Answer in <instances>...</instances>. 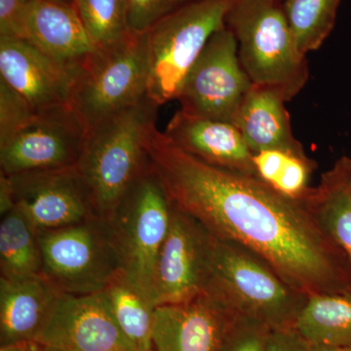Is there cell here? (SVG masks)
<instances>
[{"instance_id": "1", "label": "cell", "mask_w": 351, "mask_h": 351, "mask_svg": "<svg viewBox=\"0 0 351 351\" xmlns=\"http://www.w3.org/2000/svg\"><path fill=\"white\" fill-rule=\"evenodd\" d=\"M147 158L171 202L219 239L244 247L297 292H351V260L304 196L281 195L258 176L212 165L154 129Z\"/></svg>"}, {"instance_id": "2", "label": "cell", "mask_w": 351, "mask_h": 351, "mask_svg": "<svg viewBox=\"0 0 351 351\" xmlns=\"http://www.w3.org/2000/svg\"><path fill=\"white\" fill-rule=\"evenodd\" d=\"M158 106L147 97L89 132L78 161L97 214L107 219L149 166L147 143Z\"/></svg>"}, {"instance_id": "3", "label": "cell", "mask_w": 351, "mask_h": 351, "mask_svg": "<svg viewBox=\"0 0 351 351\" xmlns=\"http://www.w3.org/2000/svg\"><path fill=\"white\" fill-rule=\"evenodd\" d=\"M226 25L234 34L240 63L252 83L292 100L309 78L281 0H233Z\"/></svg>"}, {"instance_id": "4", "label": "cell", "mask_w": 351, "mask_h": 351, "mask_svg": "<svg viewBox=\"0 0 351 351\" xmlns=\"http://www.w3.org/2000/svg\"><path fill=\"white\" fill-rule=\"evenodd\" d=\"M205 292L228 302L237 313L262 321L271 329L294 327L307 299L257 255L213 234Z\"/></svg>"}, {"instance_id": "5", "label": "cell", "mask_w": 351, "mask_h": 351, "mask_svg": "<svg viewBox=\"0 0 351 351\" xmlns=\"http://www.w3.org/2000/svg\"><path fill=\"white\" fill-rule=\"evenodd\" d=\"M149 63L144 34L97 48L80 64L69 106L88 134L147 97Z\"/></svg>"}, {"instance_id": "6", "label": "cell", "mask_w": 351, "mask_h": 351, "mask_svg": "<svg viewBox=\"0 0 351 351\" xmlns=\"http://www.w3.org/2000/svg\"><path fill=\"white\" fill-rule=\"evenodd\" d=\"M233 0H195L144 34L149 63L147 97L158 107L177 100L201 52L225 27Z\"/></svg>"}, {"instance_id": "7", "label": "cell", "mask_w": 351, "mask_h": 351, "mask_svg": "<svg viewBox=\"0 0 351 351\" xmlns=\"http://www.w3.org/2000/svg\"><path fill=\"white\" fill-rule=\"evenodd\" d=\"M171 214L172 202L149 161L107 219L120 274L154 304V271L169 230Z\"/></svg>"}, {"instance_id": "8", "label": "cell", "mask_w": 351, "mask_h": 351, "mask_svg": "<svg viewBox=\"0 0 351 351\" xmlns=\"http://www.w3.org/2000/svg\"><path fill=\"white\" fill-rule=\"evenodd\" d=\"M43 276L61 294L101 292L119 274V262L107 219L38 232Z\"/></svg>"}, {"instance_id": "9", "label": "cell", "mask_w": 351, "mask_h": 351, "mask_svg": "<svg viewBox=\"0 0 351 351\" xmlns=\"http://www.w3.org/2000/svg\"><path fill=\"white\" fill-rule=\"evenodd\" d=\"M0 208H15L36 232L100 218L77 168L0 173Z\"/></svg>"}, {"instance_id": "10", "label": "cell", "mask_w": 351, "mask_h": 351, "mask_svg": "<svg viewBox=\"0 0 351 351\" xmlns=\"http://www.w3.org/2000/svg\"><path fill=\"white\" fill-rule=\"evenodd\" d=\"M252 85L240 63L237 38L225 25L208 41L177 101L189 114L233 123Z\"/></svg>"}, {"instance_id": "11", "label": "cell", "mask_w": 351, "mask_h": 351, "mask_svg": "<svg viewBox=\"0 0 351 351\" xmlns=\"http://www.w3.org/2000/svg\"><path fill=\"white\" fill-rule=\"evenodd\" d=\"M88 131L69 105L36 110L13 135L0 142V173L76 167Z\"/></svg>"}, {"instance_id": "12", "label": "cell", "mask_w": 351, "mask_h": 351, "mask_svg": "<svg viewBox=\"0 0 351 351\" xmlns=\"http://www.w3.org/2000/svg\"><path fill=\"white\" fill-rule=\"evenodd\" d=\"M211 245V233L172 204L169 230L154 271L156 306L188 302L205 292Z\"/></svg>"}, {"instance_id": "13", "label": "cell", "mask_w": 351, "mask_h": 351, "mask_svg": "<svg viewBox=\"0 0 351 351\" xmlns=\"http://www.w3.org/2000/svg\"><path fill=\"white\" fill-rule=\"evenodd\" d=\"M239 314L228 302L203 292L188 302L154 309V351H219Z\"/></svg>"}, {"instance_id": "14", "label": "cell", "mask_w": 351, "mask_h": 351, "mask_svg": "<svg viewBox=\"0 0 351 351\" xmlns=\"http://www.w3.org/2000/svg\"><path fill=\"white\" fill-rule=\"evenodd\" d=\"M36 343L62 351H129L101 292L62 294Z\"/></svg>"}, {"instance_id": "15", "label": "cell", "mask_w": 351, "mask_h": 351, "mask_svg": "<svg viewBox=\"0 0 351 351\" xmlns=\"http://www.w3.org/2000/svg\"><path fill=\"white\" fill-rule=\"evenodd\" d=\"M80 66L60 63L25 39L0 36V80L36 110L69 105Z\"/></svg>"}, {"instance_id": "16", "label": "cell", "mask_w": 351, "mask_h": 351, "mask_svg": "<svg viewBox=\"0 0 351 351\" xmlns=\"http://www.w3.org/2000/svg\"><path fill=\"white\" fill-rule=\"evenodd\" d=\"M179 149L212 165L257 176L254 154L230 122L196 117L179 110L163 132Z\"/></svg>"}, {"instance_id": "17", "label": "cell", "mask_w": 351, "mask_h": 351, "mask_svg": "<svg viewBox=\"0 0 351 351\" xmlns=\"http://www.w3.org/2000/svg\"><path fill=\"white\" fill-rule=\"evenodd\" d=\"M22 38L69 66H80L97 49L75 7L61 0H36L23 21Z\"/></svg>"}, {"instance_id": "18", "label": "cell", "mask_w": 351, "mask_h": 351, "mask_svg": "<svg viewBox=\"0 0 351 351\" xmlns=\"http://www.w3.org/2000/svg\"><path fill=\"white\" fill-rule=\"evenodd\" d=\"M61 295L43 276H0V345L36 341Z\"/></svg>"}, {"instance_id": "19", "label": "cell", "mask_w": 351, "mask_h": 351, "mask_svg": "<svg viewBox=\"0 0 351 351\" xmlns=\"http://www.w3.org/2000/svg\"><path fill=\"white\" fill-rule=\"evenodd\" d=\"M286 101L276 90L252 85L232 124L237 127L253 154L276 149L307 156L293 134Z\"/></svg>"}, {"instance_id": "20", "label": "cell", "mask_w": 351, "mask_h": 351, "mask_svg": "<svg viewBox=\"0 0 351 351\" xmlns=\"http://www.w3.org/2000/svg\"><path fill=\"white\" fill-rule=\"evenodd\" d=\"M304 198L328 234L351 260V159L341 157Z\"/></svg>"}, {"instance_id": "21", "label": "cell", "mask_w": 351, "mask_h": 351, "mask_svg": "<svg viewBox=\"0 0 351 351\" xmlns=\"http://www.w3.org/2000/svg\"><path fill=\"white\" fill-rule=\"evenodd\" d=\"M294 328L311 346L351 345V292L307 298Z\"/></svg>"}, {"instance_id": "22", "label": "cell", "mask_w": 351, "mask_h": 351, "mask_svg": "<svg viewBox=\"0 0 351 351\" xmlns=\"http://www.w3.org/2000/svg\"><path fill=\"white\" fill-rule=\"evenodd\" d=\"M117 326L134 348L152 350L156 306L121 274L101 291Z\"/></svg>"}, {"instance_id": "23", "label": "cell", "mask_w": 351, "mask_h": 351, "mask_svg": "<svg viewBox=\"0 0 351 351\" xmlns=\"http://www.w3.org/2000/svg\"><path fill=\"white\" fill-rule=\"evenodd\" d=\"M43 276V257L36 230L17 209L1 215L0 276L21 278Z\"/></svg>"}, {"instance_id": "24", "label": "cell", "mask_w": 351, "mask_h": 351, "mask_svg": "<svg viewBox=\"0 0 351 351\" xmlns=\"http://www.w3.org/2000/svg\"><path fill=\"white\" fill-rule=\"evenodd\" d=\"M341 0H281L300 50L319 49L331 34Z\"/></svg>"}, {"instance_id": "25", "label": "cell", "mask_w": 351, "mask_h": 351, "mask_svg": "<svg viewBox=\"0 0 351 351\" xmlns=\"http://www.w3.org/2000/svg\"><path fill=\"white\" fill-rule=\"evenodd\" d=\"M256 174L281 195L302 198L308 191L307 182L315 167L309 157L282 151H263L254 154Z\"/></svg>"}, {"instance_id": "26", "label": "cell", "mask_w": 351, "mask_h": 351, "mask_svg": "<svg viewBox=\"0 0 351 351\" xmlns=\"http://www.w3.org/2000/svg\"><path fill=\"white\" fill-rule=\"evenodd\" d=\"M73 5L96 48L121 43L132 34L127 0H73Z\"/></svg>"}, {"instance_id": "27", "label": "cell", "mask_w": 351, "mask_h": 351, "mask_svg": "<svg viewBox=\"0 0 351 351\" xmlns=\"http://www.w3.org/2000/svg\"><path fill=\"white\" fill-rule=\"evenodd\" d=\"M271 330L262 321L239 314L219 351H265Z\"/></svg>"}, {"instance_id": "28", "label": "cell", "mask_w": 351, "mask_h": 351, "mask_svg": "<svg viewBox=\"0 0 351 351\" xmlns=\"http://www.w3.org/2000/svg\"><path fill=\"white\" fill-rule=\"evenodd\" d=\"M195 0H127L128 24L133 34H143L166 16Z\"/></svg>"}, {"instance_id": "29", "label": "cell", "mask_w": 351, "mask_h": 351, "mask_svg": "<svg viewBox=\"0 0 351 351\" xmlns=\"http://www.w3.org/2000/svg\"><path fill=\"white\" fill-rule=\"evenodd\" d=\"M36 110L24 97L0 80V142L24 125Z\"/></svg>"}, {"instance_id": "30", "label": "cell", "mask_w": 351, "mask_h": 351, "mask_svg": "<svg viewBox=\"0 0 351 351\" xmlns=\"http://www.w3.org/2000/svg\"><path fill=\"white\" fill-rule=\"evenodd\" d=\"M36 0H0V36L22 38L23 21Z\"/></svg>"}, {"instance_id": "31", "label": "cell", "mask_w": 351, "mask_h": 351, "mask_svg": "<svg viewBox=\"0 0 351 351\" xmlns=\"http://www.w3.org/2000/svg\"><path fill=\"white\" fill-rule=\"evenodd\" d=\"M308 343L294 327L272 329L265 351H307Z\"/></svg>"}, {"instance_id": "32", "label": "cell", "mask_w": 351, "mask_h": 351, "mask_svg": "<svg viewBox=\"0 0 351 351\" xmlns=\"http://www.w3.org/2000/svg\"><path fill=\"white\" fill-rule=\"evenodd\" d=\"M32 341H15V343L0 345V351H29Z\"/></svg>"}, {"instance_id": "33", "label": "cell", "mask_w": 351, "mask_h": 351, "mask_svg": "<svg viewBox=\"0 0 351 351\" xmlns=\"http://www.w3.org/2000/svg\"><path fill=\"white\" fill-rule=\"evenodd\" d=\"M307 351H351V345L345 346H311Z\"/></svg>"}, {"instance_id": "34", "label": "cell", "mask_w": 351, "mask_h": 351, "mask_svg": "<svg viewBox=\"0 0 351 351\" xmlns=\"http://www.w3.org/2000/svg\"><path fill=\"white\" fill-rule=\"evenodd\" d=\"M29 351H62L51 346L41 345V343L32 341L31 350Z\"/></svg>"}, {"instance_id": "35", "label": "cell", "mask_w": 351, "mask_h": 351, "mask_svg": "<svg viewBox=\"0 0 351 351\" xmlns=\"http://www.w3.org/2000/svg\"><path fill=\"white\" fill-rule=\"evenodd\" d=\"M61 1L66 2V3L73 4V0H61Z\"/></svg>"}, {"instance_id": "36", "label": "cell", "mask_w": 351, "mask_h": 351, "mask_svg": "<svg viewBox=\"0 0 351 351\" xmlns=\"http://www.w3.org/2000/svg\"><path fill=\"white\" fill-rule=\"evenodd\" d=\"M129 351H145V350H132ZM149 351H154V350H149Z\"/></svg>"}]
</instances>
